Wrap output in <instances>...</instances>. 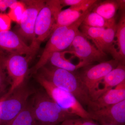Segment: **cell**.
<instances>
[{"mask_svg": "<svg viewBox=\"0 0 125 125\" xmlns=\"http://www.w3.org/2000/svg\"><path fill=\"white\" fill-rule=\"evenodd\" d=\"M116 22V20L108 21L95 12L90 11L84 19L82 24L94 28H106Z\"/></svg>", "mask_w": 125, "mask_h": 125, "instance_id": "22", "label": "cell"}, {"mask_svg": "<svg viewBox=\"0 0 125 125\" xmlns=\"http://www.w3.org/2000/svg\"><path fill=\"white\" fill-rule=\"evenodd\" d=\"M61 4L62 7L66 6H76L84 4L89 1V0H61Z\"/></svg>", "mask_w": 125, "mask_h": 125, "instance_id": "28", "label": "cell"}, {"mask_svg": "<svg viewBox=\"0 0 125 125\" xmlns=\"http://www.w3.org/2000/svg\"><path fill=\"white\" fill-rule=\"evenodd\" d=\"M67 53H69L68 50L54 52L49 61L53 66L70 72H74L80 68L84 67L83 65L80 62L75 65L66 59L65 55Z\"/></svg>", "mask_w": 125, "mask_h": 125, "instance_id": "19", "label": "cell"}, {"mask_svg": "<svg viewBox=\"0 0 125 125\" xmlns=\"http://www.w3.org/2000/svg\"><path fill=\"white\" fill-rule=\"evenodd\" d=\"M30 91L23 83L7 97L0 99V121L7 123L16 116L27 104Z\"/></svg>", "mask_w": 125, "mask_h": 125, "instance_id": "6", "label": "cell"}, {"mask_svg": "<svg viewBox=\"0 0 125 125\" xmlns=\"http://www.w3.org/2000/svg\"><path fill=\"white\" fill-rule=\"evenodd\" d=\"M117 50L120 58L119 63L125 64V9L122 10L118 23L115 34Z\"/></svg>", "mask_w": 125, "mask_h": 125, "instance_id": "20", "label": "cell"}, {"mask_svg": "<svg viewBox=\"0 0 125 125\" xmlns=\"http://www.w3.org/2000/svg\"><path fill=\"white\" fill-rule=\"evenodd\" d=\"M91 11L92 10L87 12L77 21L71 25L69 28L57 44L54 52L63 51L69 48L79 31L80 26L83 22L84 19L87 14Z\"/></svg>", "mask_w": 125, "mask_h": 125, "instance_id": "18", "label": "cell"}, {"mask_svg": "<svg viewBox=\"0 0 125 125\" xmlns=\"http://www.w3.org/2000/svg\"><path fill=\"white\" fill-rule=\"evenodd\" d=\"M41 74L56 87L71 94L83 106L88 107V112L98 109L89 92L81 80L78 74L52 66H43Z\"/></svg>", "mask_w": 125, "mask_h": 125, "instance_id": "1", "label": "cell"}, {"mask_svg": "<svg viewBox=\"0 0 125 125\" xmlns=\"http://www.w3.org/2000/svg\"><path fill=\"white\" fill-rule=\"evenodd\" d=\"M16 0H1L0 1V10L4 11L7 8H10L11 5L14 3Z\"/></svg>", "mask_w": 125, "mask_h": 125, "instance_id": "29", "label": "cell"}, {"mask_svg": "<svg viewBox=\"0 0 125 125\" xmlns=\"http://www.w3.org/2000/svg\"><path fill=\"white\" fill-rule=\"evenodd\" d=\"M3 51L10 54L25 55L30 60L37 50L27 45L18 34L9 30L0 32V52Z\"/></svg>", "mask_w": 125, "mask_h": 125, "instance_id": "10", "label": "cell"}, {"mask_svg": "<svg viewBox=\"0 0 125 125\" xmlns=\"http://www.w3.org/2000/svg\"><path fill=\"white\" fill-rule=\"evenodd\" d=\"M119 63L118 61L113 59L97 64L89 65L83 67V69L78 75L92 99L98 83L109 72L116 68Z\"/></svg>", "mask_w": 125, "mask_h": 125, "instance_id": "8", "label": "cell"}, {"mask_svg": "<svg viewBox=\"0 0 125 125\" xmlns=\"http://www.w3.org/2000/svg\"><path fill=\"white\" fill-rule=\"evenodd\" d=\"M97 1L89 0L84 4L71 6L62 10L57 16L55 30L58 27L70 26L73 23L87 12L92 10Z\"/></svg>", "mask_w": 125, "mask_h": 125, "instance_id": "13", "label": "cell"}, {"mask_svg": "<svg viewBox=\"0 0 125 125\" xmlns=\"http://www.w3.org/2000/svg\"><path fill=\"white\" fill-rule=\"evenodd\" d=\"M37 79L48 95L62 109L81 118L92 119L90 113L71 94L56 87L41 74Z\"/></svg>", "mask_w": 125, "mask_h": 125, "instance_id": "3", "label": "cell"}, {"mask_svg": "<svg viewBox=\"0 0 125 125\" xmlns=\"http://www.w3.org/2000/svg\"><path fill=\"white\" fill-rule=\"evenodd\" d=\"M125 80V65L119 63L116 68L107 74L96 85L92 97L93 101L95 102L103 94Z\"/></svg>", "mask_w": 125, "mask_h": 125, "instance_id": "12", "label": "cell"}, {"mask_svg": "<svg viewBox=\"0 0 125 125\" xmlns=\"http://www.w3.org/2000/svg\"><path fill=\"white\" fill-rule=\"evenodd\" d=\"M59 125H98L92 119L78 118L67 119Z\"/></svg>", "mask_w": 125, "mask_h": 125, "instance_id": "25", "label": "cell"}, {"mask_svg": "<svg viewBox=\"0 0 125 125\" xmlns=\"http://www.w3.org/2000/svg\"><path fill=\"white\" fill-rule=\"evenodd\" d=\"M123 1L97 0L92 11L97 13L107 21H113L115 20L116 14Z\"/></svg>", "mask_w": 125, "mask_h": 125, "instance_id": "17", "label": "cell"}, {"mask_svg": "<svg viewBox=\"0 0 125 125\" xmlns=\"http://www.w3.org/2000/svg\"><path fill=\"white\" fill-rule=\"evenodd\" d=\"M29 61L27 57L18 54H10L5 57V68L12 81L11 87L5 94L7 97L23 83Z\"/></svg>", "mask_w": 125, "mask_h": 125, "instance_id": "9", "label": "cell"}, {"mask_svg": "<svg viewBox=\"0 0 125 125\" xmlns=\"http://www.w3.org/2000/svg\"></svg>", "mask_w": 125, "mask_h": 125, "instance_id": "31", "label": "cell"}, {"mask_svg": "<svg viewBox=\"0 0 125 125\" xmlns=\"http://www.w3.org/2000/svg\"><path fill=\"white\" fill-rule=\"evenodd\" d=\"M5 58L3 53L0 52V93L4 87L6 78L4 65Z\"/></svg>", "mask_w": 125, "mask_h": 125, "instance_id": "27", "label": "cell"}, {"mask_svg": "<svg viewBox=\"0 0 125 125\" xmlns=\"http://www.w3.org/2000/svg\"><path fill=\"white\" fill-rule=\"evenodd\" d=\"M117 29V23L115 22L105 29L97 48L105 54H110L113 59L120 62V58L117 49L115 46V39Z\"/></svg>", "mask_w": 125, "mask_h": 125, "instance_id": "15", "label": "cell"}, {"mask_svg": "<svg viewBox=\"0 0 125 125\" xmlns=\"http://www.w3.org/2000/svg\"><path fill=\"white\" fill-rule=\"evenodd\" d=\"M70 54H73L79 58V62L84 67L95 62L105 61L107 55L90 43L88 39L79 31L68 48Z\"/></svg>", "mask_w": 125, "mask_h": 125, "instance_id": "5", "label": "cell"}, {"mask_svg": "<svg viewBox=\"0 0 125 125\" xmlns=\"http://www.w3.org/2000/svg\"><path fill=\"white\" fill-rule=\"evenodd\" d=\"M125 100V80L108 90L95 101L98 109L116 104Z\"/></svg>", "mask_w": 125, "mask_h": 125, "instance_id": "16", "label": "cell"}, {"mask_svg": "<svg viewBox=\"0 0 125 125\" xmlns=\"http://www.w3.org/2000/svg\"><path fill=\"white\" fill-rule=\"evenodd\" d=\"M63 7L60 0L46 1L39 13L34 28L35 42L38 48L40 43L54 32L57 16Z\"/></svg>", "mask_w": 125, "mask_h": 125, "instance_id": "4", "label": "cell"}, {"mask_svg": "<svg viewBox=\"0 0 125 125\" xmlns=\"http://www.w3.org/2000/svg\"><path fill=\"white\" fill-rule=\"evenodd\" d=\"M10 10L7 14L11 21L19 24L25 10V6L23 1L16 0L10 7Z\"/></svg>", "mask_w": 125, "mask_h": 125, "instance_id": "24", "label": "cell"}, {"mask_svg": "<svg viewBox=\"0 0 125 125\" xmlns=\"http://www.w3.org/2000/svg\"><path fill=\"white\" fill-rule=\"evenodd\" d=\"M102 125H114V124H112V123H103V124H102Z\"/></svg>", "mask_w": 125, "mask_h": 125, "instance_id": "30", "label": "cell"}, {"mask_svg": "<svg viewBox=\"0 0 125 125\" xmlns=\"http://www.w3.org/2000/svg\"><path fill=\"white\" fill-rule=\"evenodd\" d=\"M88 112L91 114L92 120L98 121L101 124L125 125V100L114 105Z\"/></svg>", "mask_w": 125, "mask_h": 125, "instance_id": "11", "label": "cell"}, {"mask_svg": "<svg viewBox=\"0 0 125 125\" xmlns=\"http://www.w3.org/2000/svg\"><path fill=\"white\" fill-rule=\"evenodd\" d=\"M46 1H23L25 5V9L19 24L18 35L22 40L23 39L31 41L30 45L37 50L38 48L35 42L34 28L39 13L45 5Z\"/></svg>", "mask_w": 125, "mask_h": 125, "instance_id": "7", "label": "cell"}, {"mask_svg": "<svg viewBox=\"0 0 125 125\" xmlns=\"http://www.w3.org/2000/svg\"><path fill=\"white\" fill-rule=\"evenodd\" d=\"M80 31L85 37L92 40L97 48L105 28H94L84 25L81 24L80 26Z\"/></svg>", "mask_w": 125, "mask_h": 125, "instance_id": "23", "label": "cell"}, {"mask_svg": "<svg viewBox=\"0 0 125 125\" xmlns=\"http://www.w3.org/2000/svg\"><path fill=\"white\" fill-rule=\"evenodd\" d=\"M70 26L58 27L54 30L50 36L40 59L33 69V72H36L42 69L48 62L54 53L57 44L67 32Z\"/></svg>", "mask_w": 125, "mask_h": 125, "instance_id": "14", "label": "cell"}, {"mask_svg": "<svg viewBox=\"0 0 125 125\" xmlns=\"http://www.w3.org/2000/svg\"><path fill=\"white\" fill-rule=\"evenodd\" d=\"M5 125H37L32 105L27 103L16 116Z\"/></svg>", "mask_w": 125, "mask_h": 125, "instance_id": "21", "label": "cell"}, {"mask_svg": "<svg viewBox=\"0 0 125 125\" xmlns=\"http://www.w3.org/2000/svg\"><path fill=\"white\" fill-rule=\"evenodd\" d=\"M32 106L37 125H59L67 119L79 117L62 109L46 93L37 95Z\"/></svg>", "mask_w": 125, "mask_h": 125, "instance_id": "2", "label": "cell"}, {"mask_svg": "<svg viewBox=\"0 0 125 125\" xmlns=\"http://www.w3.org/2000/svg\"><path fill=\"white\" fill-rule=\"evenodd\" d=\"M11 24V19L7 14L0 13V32L9 31Z\"/></svg>", "mask_w": 125, "mask_h": 125, "instance_id": "26", "label": "cell"}]
</instances>
